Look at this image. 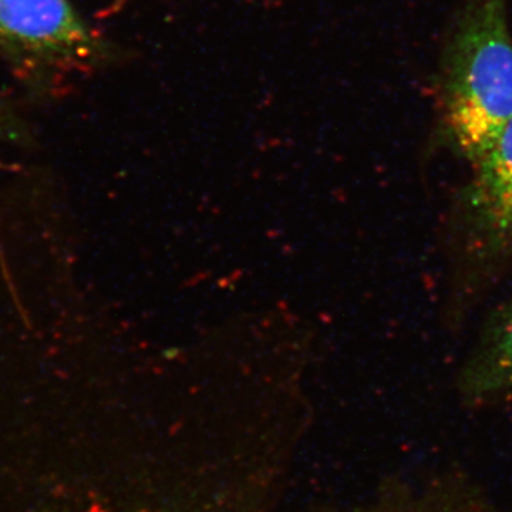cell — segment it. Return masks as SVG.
I'll return each instance as SVG.
<instances>
[{
  "label": "cell",
  "instance_id": "6da1fadb",
  "mask_svg": "<svg viewBox=\"0 0 512 512\" xmlns=\"http://www.w3.org/2000/svg\"><path fill=\"white\" fill-rule=\"evenodd\" d=\"M507 0H477L456 37L446 84L447 123L477 164L512 119Z\"/></svg>",
  "mask_w": 512,
  "mask_h": 512
},
{
  "label": "cell",
  "instance_id": "7a4b0ae2",
  "mask_svg": "<svg viewBox=\"0 0 512 512\" xmlns=\"http://www.w3.org/2000/svg\"><path fill=\"white\" fill-rule=\"evenodd\" d=\"M0 55L28 76L69 77L99 66L107 46L69 0H0Z\"/></svg>",
  "mask_w": 512,
  "mask_h": 512
},
{
  "label": "cell",
  "instance_id": "3957f363",
  "mask_svg": "<svg viewBox=\"0 0 512 512\" xmlns=\"http://www.w3.org/2000/svg\"><path fill=\"white\" fill-rule=\"evenodd\" d=\"M476 165L478 215L498 238L512 237V119Z\"/></svg>",
  "mask_w": 512,
  "mask_h": 512
},
{
  "label": "cell",
  "instance_id": "277c9868",
  "mask_svg": "<svg viewBox=\"0 0 512 512\" xmlns=\"http://www.w3.org/2000/svg\"><path fill=\"white\" fill-rule=\"evenodd\" d=\"M478 379L488 387H512V309L491 336L478 365Z\"/></svg>",
  "mask_w": 512,
  "mask_h": 512
},
{
  "label": "cell",
  "instance_id": "5b68a950",
  "mask_svg": "<svg viewBox=\"0 0 512 512\" xmlns=\"http://www.w3.org/2000/svg\"><path fill=\"white\" fill-rule=\"evenodd\" d=\"M9 131V117L5 113L2 104H0V137L8 136Z\"/></svg>",
  "mask_w": 512,
  "mask_h": 512
}]
</instances>
